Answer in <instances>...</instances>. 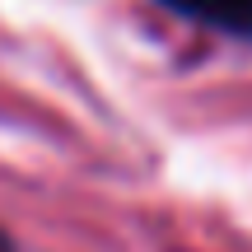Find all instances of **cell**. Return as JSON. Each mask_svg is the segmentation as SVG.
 Here are the masks:
<instances>
[{
  "instance_id": "cell-1",
  "label": "cell",
  "mask_w": 252,
  "mask_h": 252,
  "mask_svg": "<svg viewBox=\"0 0 252 252\" xmlns=\"http://www.w3.org/2000/svg\"><path fill=\"white\" fill-rule=\"evenodd\" d=\"M168 14L224 33L234 42H252V0H159Z\"/></svg>"
},
{
  "instance_id": "cell-2",
  "label": "cell",
  "mask_w": 252,
  "mask_h": 252,
  "mask_svg": "<svg viewBox=\"0 0 252 252\" xmlns=\"http://www.w3.org/2000/svg\"><path fill=\"white\" fill-rule=\"evenodd\" d=\"M0 252H19V243H14V238L5 234V229H0Z\"/></svg>"
}]
</instances>
